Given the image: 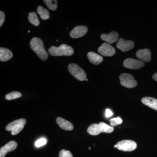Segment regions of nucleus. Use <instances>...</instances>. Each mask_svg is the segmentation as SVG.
Wrapping results in <instances>:
<instances>
[{
	"label": "nucleus",
	"mask_w": 157,
	"mask_h": 157,
	"mask_svg": "<svg viewBox=\"0 0 157 157\" xmlns=\"http://www.w3.org/2000/svg\"><path fill=\"white\" fill-rule=\"evenodd\" d=\"M30 45L32 50L33 51L39 58L42 61H46L48 58V54L44 47V43L41 39L34 37L31 39Z\"/></svg>",
	"instance_id": "f257e3e1"
},
{
	"label": "nucleus",
	"mask_w": 157,
	"mask_h": 157,
	"mask_svg": "<svg viewBox=\"0 0 157 157\" xmlns=\"http://www.w3.org/2000/svg\"><path fill=\"white\" fill-rule=\"evenodd\" d=\"M114 128L104 122L99 124H94L90 125L87 129V132L90 135H98L102 132L106 133H112Z\"/></svg>",
	"instance_id": "f03ea898"
},
{
	"label": "nucleus",
	"mask_w": 157,
	"mask_h": 157,
	"mask_svg": "<svg viewBox=\"0 0 157 157\" xmlns=\"http://www.w3.org/2000/svg\"><path fill=\"white\" fill-rule=\"evenodd\" d=\"M48 52L52 56H70L74 53V50L71 46L66 44H63L58 47L51 46L48 49Z\"/></svg>",
	"instance_id": "7ed1b4c3"
},
{
	"label": "nucleus",
	"mask_w": 157,
	"mask_h": 157,
	"mask_svg": "<svg viewBox=\"0 0 157 157\" xmlns=\"http://www.w3.org/2000/svg\"><path fill=\"white\" fill-rule=\"evenodd\" d=\"M26 120L25 119L21 118L14 121L7 125L6 130L7 131H11V135H17L21 132L25 125Z\"/></svg>",
	"instance_id": "20e7f679"
},
{
	"label": "nucleus",
	"mask_w": 157,
	"mask_h": 157,
	"mask_svg": "<svg viewBox=\"0 0 157 157\" xmlns=\"http://www.w3.org/2000/svg\"><path fill=\"white\" fill-rule=\"evenodd\" d=\"M68 69L71 75L78 80L84 81L86 79V73L78 65L74 63L70 64L68 66Z\"/></svg>",
	"instance_id": "39448f33"
},
{
	"label": "nucleus",
	"mask_w": 157,
	"mask_h": 157,
	"mask_svg": "<svg viewBox=\"0 0 157 157\" xmlns=\"http://www.w3.org/2000/svg\"><path fill=\"white\" fill-rule=\"evenodd\" d=\"M137 144L132 140H124L118 142L114 146L119 150L124 151H132L137 147Z\"/></svg>",
	"instance_id": "423d86ee"
},
{
	"label": "nucleus",
	"mask_w": 157,
	"mask_h": 157,
	"mask_svg": "<svg viewBox=\"0 0 157 157\" xmlns=\"http://www.w3.org/2000/svg\"><path fill=\"white\" fill-rule=\"evenodd\" d=\"M121 84L127 88H132L137 86V82L134 78V76L131 74L124 73L120 76Z\"/></svg>",
	"instance_id": "0eeeda50"
},
{
	"label": "nucleus",
	"mask_w": 157,
	"mask_h": 157,
	"mask_svg": "<svg viewBox=\"0 0 157 157\" xmlns=\"http://www.w3.org/2000/svg\"><path fill=\"white\" fill-rule=\"evenodd\" d=\"M124 66L128 69L137 70L144 66V62L132 58L126 59L124 62Z\"/></svg>",
	"instance_id": "6e6552de"
},
{
	"label": "nucleus",
	"mask_w": 157,
	"mask_h": 157,
	"mask_svg": "<svg viewBox=\"0 0 157 157\" xmlns=\"http://www.w3.org/2000/svg\"><path fill=\"white\" fill-rule=\"evenodd\" d=\"M99 53L105 56H112L115 53L114 48L107 43H104L99 47L98 49Z\"/></svg>",
	"instance_id": "1a4fd4ad"
},
{
	"label": "nucleus",
	"mask_w": 157,
	"mask_h": 157,
	"mask_svg": "<svg viewBox=\"0 0 157 157\" xmlns=\"http://www.w3.org/2000/svg\"><path fill=\"white\" fill-rule=\"evenodd\" d=\"M87 32V28L85 26H77L70 32V36L73 39H77L84 36Z\"/></svg>",
	"instance_id": "9d476101"
},
{
	"label": "nucleus",
	"mask_w": 157,
	"mask_h": 157,
	"mask_svg": "<svg viewBox=\"0 0 157 157\" xmlns=\"http://www.w3.org/2000/svg\"><path fill=\"white\" fill-rule=\"evenodd\" d=\"M134 42L131 40H126L121 38L118 41L117 47L123 52L131 50L134 47Z\"/></svg>",
	"instance_id": "9b49d317"
},
{
	"label": "nucleus",
	"mask_w": 157,
	"mask_h": 157,
	"mask_svg": "<svg viewBox=\"0 0 157 157\" xmlns=\"http://www.w3.org/2000/svg\"><path fill=\"white\" fill-rule=\"evenodd\" d=\"M17 143L15 141H11L6 144L0 149V157H5L8 153L17 148Z\"/></svg>",
	"instance_id": "f8f14e48"
},
{
	"label": "nucleus",
	"mask_w": 157,
	"mask_h": 157,
	"mask_svg": "<svg viewBox=\"0 0 157 157\" xmlns=\"http://www.w3.org/2000/svg\"><path fill=\"white\" fill-rule=\"evenodd\" d=\"M136 56L144 62H148L151 60V53L150 51L147 48L137 51L136 52Z\"/></svg>",
	"instance_id": "ddd939ff"
},
{
	"label": "nucleus",
	"mask_w": 157,
	"mask_h": 157,
	"mask_svg": "<svg viewBox=\"0 0 157 157\" xmlns=\"http://www.w3.org/2000/svg\"><path fill=\"white\" fill-rule=\"evenodd\" d=\"M118 38V34L116 32H112L108 34H103L101 35V39L109 44L117 41Z\"/></svg>",
	"instance_id": "4468645a"
},
{
	"label": "nucleus",
	"mask_w": 157,
	"mask_h": 157,
	"mask_svg": "<svg viewBox=\"0 0 157 157\" xmlns=\"http://www.w3.org/2000/svg\"><path fill=\"white\" fill-rule=\"evenodd\" d=\"M56 121L57 124L62 129L67 131H71L73 129V124L63 118L58 117Z\"/></svg>",
	"instance_id": "2eb2a0df"
},
{
	"label": "nucleus",
	"mask_w": 157,
	"mask_h": 157,
	"mask_svg": "<svg viewBox=\"0 0 157 157\" xmlns=\"http://www.w3.org/2000/svg\"><path fill=\"white\" fill-rule=\"evenodd\" d=\"M13 57V53L8 48L1 47L0 48V60L6 62L11 59Z\"/></svg>",
	"instance_id": "dca6fc26"
},
{
	"label": "nucleus",
	"mask_w": 157,
	"mask_h": 157,
	"mask_svg": "<svg viewBox=\"0 0 157 157\" xmlns=\"http://www.w3.org/2000/svg\"><path fill=\"white\" fill-rule=\"evenodd\" d=\"M87 57L90 62L94 65L100 64L103 60V57L93 52H88Z\"/></svg>",
	"instance_id": "f3484780"
},
{
	"label": "nucleus",
	"mask_w": 157,
	"mask_h": 157,
	"mask_svg": "<svg viewBox=\"0 0 157 157\" xmlns=\"http://www.w3.org/2000/svg\"><path fill=\"white\" fill-rule=\"evenodd\" d=\"M141 102L144 105L157 111V99L151 97H145L142 98Z\"/></svg>",
	"instance_id": "a211bd4d"
},
{
	"label": "nucleus",
	"mask_w": 157,
	"mask_h": 157,
	"mask_svg": "<svg viewBox=\"0 0 157 157\" xmlns=\"http://www.w3.org/2000/svg\"><path fill=\"white\" fill-rule=\"evenodd\" d=\"M37 13L40 15L41 19L45 20L50 17L49 11L42 6H39L37 9Z\"/></svg>",
	"instance_id": "6ab92c4d"
},
{
	"label": "nucleus",
	"mask_w": 157,
	"mask_h": 157,
	"mask_svg": "<svg viewBox=\"0 0 157 157\" xmlns=\"http://www.w3.org/2000/svg\"><path fill=\"white\" fill-rule=\"evenodd\" d=\"M29 21L33 25L38 26L40 24V22L38 16L36 12H32L29 13L28 16Z\"/></svg>",
	"instance_id": "aec40b11"
},
{
	"label": "nucleus",
	"mask_w": 157,
	"mask_h": 157,
	"mask_svg": "<svg viewBox=\"0 0 157 157\" xmlns=\"http://www.w3.org/2000/svg\"><path fill=\"white\" fill-rule=\"evenodd\" d=\"M43 2L50 10L55 11L57 8L58 1L56 0H44Z\"/></svg>",
	"instance_id": "412c9836"
},
{
	"label": "nucleus",
	"mask_w": 157,
	"mask_h": 157,
	"mask_svg": "<svg viewBox=\"0 0 157 157\" xmlns=\"http://www.w3.org/2000/svg\"><path fill=\"white\" fill-rule=\"evenodd\" d=\"M21 94L17 91H14L7 94L6 96V99L7 100H12L21 97Z\"/></svg>",
	"instance_id": "4be33fe9"
},
{
	"label": "nucleus",
	"mask_w": 157,
	"mask_h": 157,
	"mask_svg": "<svg viewBox=\"0 0 157 157\" xmlns=\"http://www.w3.org/2000/svg\"><path fill=\"white\" fill-rule=\"evenodd\" d=\"M109 122L111 126L113 127L121 124L122 123V120L120 117L113 118L109 120Z\"/></svg>",
	"instance_id": "5701e85b"
},
{
	"label": "nucleus",
	"mask_w": 157,
	"mask_h": 157,
	"mask_svg": "<svg viewBox=\"0 0 157 157\" xmlns=\"http://www.w3.org/2000/svg\"><path fill=\"white\" fill-rule=\"evenodd\" d=\"M59 157H73V156L69 151L63 149L59 152Z\"/></svg>",
	"instance_id": "b1692460"
},
{
	"label": "nucleus",
	"mask_w": 157,
	"mask_h": 157,
	"mask_svg": "<svg viewBox=\"0 0 157 157\" xmlns=\"http://www.w3.org/2000/svg\"><path fill=\"white\" fill-rule=\"evenodd\" d=\"M46 143H47V140L45 138H41L37 140L36 142V146L37 147H40L45 145Z\"/></svg>",
	"instance_id": "393cba45"
},
{
	"label": "nucleus",
	"mask_w": 157,
	"mask_h": 157,
	"mask_svg": "<svg viewBox=\"0 0 157 157\" xmlns=\"http://www.w3.org/2000/svg\"><path fill=\"white\" fill-rule=\"evenodd\" d=\"M5 14L3 11H0V27H2L5 21Z\"/></svg>",
	"instance_id": "a878e982"
},
{
	"label": "nucleus",
	"mask_w": 157,
	"mask_h": 157,
	"mask_svg": "<svg viewBox=\"0 0 157 157\" xmlns=\"http://www.w3.org/2000/svg\"><path fill=\"white\" fill-rule=\"evenodd\" d=\"M113 115V113L110 109H107L106 110V113H105V116L107 118L110 117Z\"/></svg>",
	"instance_id": "bb28decb"
},
{
	"label": "nucleus",
	"mask_w": 157,
	"mask_h": 157,
	"mask_svg": "<svg viewBox=\"0 0 157 157\" xmlns=\"http://www.w3.org/2000/svg\"><path fill=\"white\" fill-rule=\"evenodd\" d=\"M153 78L155 80L157 81V73H155V74L153 75Z\"/></svg>",
	"instance_id": "cd10ccee"
},
{
	"label": "nucleus",
	"mask_w": 157,
	"mask_h": 157,
	"mask_svg": "<svg viewBox=\"0 0 157 157\" xmlns=\"http://www.w3.org/2000/svg\"><path fill=\"white\" fill-rule=\"evenodd\" d=\"M86 81H88L87 78H86Z\"/></svg>",
	"instance_id": "c85d7f7f"
},
{
	"label": "nucleus",
	"mask_w": 157,
	"mask_h": 157,
	"mask_svg": "<svg viewBox=\"0 0 157 157\" xmlns=\"http://www.w3.org/2000/svg\"><path fill=\"white\" fill-rule=\"evenodd\" d=\"M89 149L90 150L91 147H89Z\"/></svg>",
	"instance_id": "c756f323"
},
{
	"label": "nucleus",
	"mask_w": 157,
	"mask_h": 157,
	"mask_svg": "<svg viewBox=\"0 0 157 157\" xmlns=\"http://www.w3.org/2000/svg\"><path fill=\"white\" fill-rule=\"evenodd\" d=\"M30 31H28V33H30Z\"/></svg>",
	"instance_id": "7c9ffc66"
}]
</instances>
